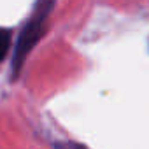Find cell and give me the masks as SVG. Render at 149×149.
I'll use <instances>...</instances> for the list:
<instances>
[{
  "label": "cell",
  "instance_id": "obj_1",
  "mask_svg": "<svg viewBox=\"0 0 149 149\" xmlns=\"http://www.w3.org/2000/svg\"><path fill=\"white\" fill-rule=\"evenodd\" d=\"M51 9H53L51 2H40V4H37L33 14L23 25L21 33L18 37V42H16V47H14V56H13V72H14V77L19 74V70H21L26 56H28V53L35 47V44L44 35L46 19H47Z\"/></svg>",
  "mask_w": 149,
  "mask_h": 149
},
{
  "label": "cell",
  "instance_id": "obj_2",
  "mask_svg": "<svg viewBox=\"0 0 149 149\" xmlns=\"http://www.w3.org/2000/svg\"><path fill=\"white\" fill-rule=\"evenodd\" d=\"M11 39H13L11 30L0 26V61L7 56V51H9V47H11Z\"/></svg>",
  "mask_w": 149,
  "mask_h": 149
},
{
  "label": "cell",
  "instance_id": "obj_3",
  "mask_svg": "<svg viewBox=\"0 0 149 149\" xmlns=\"http://www.w3.org/2000/svg\"><path fill=\"white\" fill-rule=\"evenodd\" d=\"M76 149H86L84 146H79V144H76Z\"/></svg>",
  "mask_w": 149,
  "mask_h": 149
}]
</instances>
